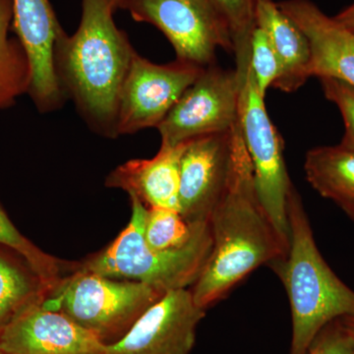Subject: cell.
Here are the masks:
<instances>
[{"instance_id": "4316f807", "label": "cell", "mask_w": 354, "mask_h": 354, "mask_svg": "<svg viewBox=\"0 0 354 354\" xmlns=\"http://www.w3.org/2000/svg\"><path fill=\"white\" fill-rule=\"evenodd\" d=\"M344 320L348 324L349 327L354 330V317H344Z\"/></svg>"}, {"instance_id": "2e32d148", "label": "cell", "mask_w": 354, "mask_h": 354, "mask_svg": "<svg viewBox=\"0 0 354 354\" xmlns=\"http://www.w3.org/2000/svg\"><path fill=\"white\" fill-rule=\"evenodd\" d=\"M257 26L271 39L281 62V76L272 88L285 93L297 92L311 78V48L308 39L272 0H260Z\"/></svg>"}, {"instance_id": "8fae6325", "label": "cell", "mask_w": 354, "mask_h": 354, "mask_svg": "<svg viewBox=\"0 0 354 354\" xmlns=\"http://www.w3.org/2000/svg\"><path fill=\"white\" fill-rule=\"evenodd\" d=\"M232 134V129L186 142L178 202L179 213L187 223H209L220 202L230 174Z\"/></svg>"}, {"instance_id": "603a6c76", "label": "cell", "mask_w": 354, "mask_h": 354, "mask_svg": "<svg viewBox=\"0 0 354 354\" xmlns=\"http://www.w3.org/2000/svg\"><path fill=\"white\" fill-rule=\"evenodd\" d=\"M250 69L258 90L266 97L281 73V62L270 37L262 28H256L251 39Z\"/></svg>"}, {"instance_id": "484cf974", "label": "cell", "mask_w": 354, "mask_h": 354, "mask_svg": "<svg viewBox=\"0 0 354 354\" xmlns=\"http://www.w3.org/2000/svg\"><path fill=\"white\" fill-rule=\"evenodd\" d=\"M334 19L349 31L354 32V3L335 15Z\"/></svg>"}, {"instance_id": "44dd1931", "label": "cell", "mask_w": 354, "mask_h": 354, "mask_svg": "<svg viewBox=\"0 0 354 354\" xmlns=\"http://www.w3.org/2000/svg\"><path fill=\"white\" fill-rule=\"evenodd\" d=\"M0 245L11 249L27 261L30 267L36 272L50 292L55 290L60 281L74 271L70 263L57 259L50 254L35 245L13 225L6 212L0 205Z\"/></svg>"}, {"instance_id": "d4e9b609", "label": "cell", "mask_w": 354, "mask_h": 354, "mask_svg": "<svg viewBox=\"0 0 354 354\" xmlns=\"http://www.w3.org/2000/svg\"><path fill=\"white\" fill-rule=\"evenodd\" d=\"M307 354H354V333L344 317L320 330Z\"/></svg>"}, {"instance_id": "5bb4252c", "label": "cell", "mask_w": 354, "mask_h": 354, "mask_svg": "<svg viewBox=\"0 0 354 354\" xmlns=\"http://www.w3.org/2000/svg\"><path fill=\"white\" fill-rule=\"evenodd\" d=\"M277 4L308 39L310 76L337 79L354 88V32L326 15L311 0H283Z\"/></svg>"}, {"instance_id": "cb8c5ba5", "label": "cell", "mask_w": 354, "mask_h": 354, "mask_svg": "<svg viewBox=\"0 0 354 354\" xmlns=\"http://www.w3.org/2000/svg\"><path fill=\"white\" fill-rule=\"evenodd\" d=\"M326 99L337 106L344 123V135L341 145L354 151V88L333 78H321Z\"/></svg>"}, {"instance_id": "e0dca14e", "label": "cell", "mask_w": 354, "mask_h": 354, "mask_svg": "<svg viewBox=\"0 0 354 354\" xmlns=\"http://www.w3.org/2000/svg\"><path fill=\"white\" fill-rule=\"evenodd\" d=\"M304 171L312 188L354 221V151L341 144L316 147L306 153Z\"/></svg>"}, {"instance_id": "4fadbf2b", "label": "cell", "mask_w": 354, "mask_h": 354, "mask_svg": "<svg viewBox=\"0 0 354 354\" xmlns=\"http://www.w3.org/2000/svg\"><path fill=\"white\" fill-rule=\"evenodd\" d=\"M6 354H108V346L59 311L35 305L2 330Z\"/></svg>"}, {"instance_id": "3957f363", "label": "cell", "mask_w": 354, "mask_h": 354, "mask_svg": "<svg viewBox=\"0 0 354 354\" xmlns=\"http://www.w3.org/2000/svg\"><path fill=\"white\" fill-rule=\"evenodd\" d=\"M288 253L268 266L281 279L290 300V354H307L325 326L342 317H354V290L333 272L321 255L295 186L288 196Z\"/></svg>"}, {"instance_id": "ac0fdd59", "label": "cell", "mask_w": 354, "mask_h": 354, "mask_svg": "<svg viewBox=\"0 0 354 354\" xmlns=\"http://www.w3.org/2000/svg\"><path fill=\"white\" fill-rule=\"evenodd\" d=\"M50 295L44 281L19 254L0 245V334L26 310Z\"/></svg>"}, {"instance_id": "52a82bcc", "label": "cell", "mask_w": 354, "mask_h": 354, "mask_svg": "<svg viewBox=\"0 0 354 354\" xmlns=\"http://www.w3.org/2000/svg\"><path fill=\"white\" fill-rule=\"evenodd\" d=\"M118 9L160 30L176 59L206 67L216 64L218 48L234 53L230 32L208 0H118Z\"/></svg>"}, {"instance_id": "f1b7e54d", "label": "cell", "mask_w": 354, "mask_h": 354, "mask_svg": "<svg viewBox=\"0 0 354 354\" xmlns=\"http://www.w3.org/2000/svg\"><path fill=\"white\" fill-rule=\"evenodd\" d=\"M0 354H6V353H3V351H0Z\"/></svg>"}, {"instance_id": "7c38bea8", "label": "cell", "mask_w": 354, "mask_h": 354, "mask_svg": "<svg viewBox=\"0 0 354 354\" xmlns=\"http://www.w3.org/2000/svg\"><path fill=\"white\" fill-rule=\"evenodd\" d=\"M11 29L27 53L32 70L28 95L39 113L62 109L67 101L58 84L53 50L64 30L50 0H12Z\"/></svg>"}, {"instance_id": "ffe728a7", "label": "cell", "mask_w": 354, "mask_h": 354, "mask_svg": "<svg viewBox=\"0 0 354 354\" xmlns=\"http://www.w3.org/2000/svg\"><path fill=\"white\" fill-rule=\"evenodd\" d=\"M232 38L237 74L250 68L251 39L257 28L260 0H208Z\"/></svg>"}, {"instance_id": "7a4b0ae2", "label": "cell", "mask_w": 354, "mask_h": 354, "mask_svg": "<svg viewBox=\"0 0 354 354\" xmlns=\"http://www.w3.org/2000/svg\"><path fill=\"white\" fill-rule=\"evenodd\" d=\"M113 0H82V17L72 36L58 35L53 50L62 93L75 104L88 127L118 138L121 88L136 50L113 19Z\"/></svg>"}, {"instance_id": "9c48e42d", "label": "cell", "mask_w": 354, "mask_h": 354, "mask_svg": "<svg viewBox=\"0 0 354 354\" xmlns=\"http://www.w3.org/2000/svg\"><path fill=\"white\" fill-rule=\"evenodd\" d=\"M204 68L180 59L153 64L135 53L120 91L118 136L157 128Z\"/></svg>"}, {"instance_id": "8992f818", "label": "cell", "mask_w": 354, "mask_h": 354, "mask_svg": "<svg viewBox=\"0 0 354 354\" xmlns=\"http://www.w3.org/2000/svg\"><path fill=\"white\" fill-rule=\"evenodd\" d=\"M239 121L250 158L258 196L281 241L288 249V200L291 183L286 169L283 137L266 109L251 69L239 76Z\"/></svg>"}, {"instance_id": "277c9868", "label": "cell", "mask_w": 354, "mask_h": 354, "mask_svg": "<svg viewBox=\"0 0 354 354\" xmlns=\"http://www.w3.org/2000/svg\"><path fill=\"white\" fill-rule=\"evenodd\" d=\"M130 199L132 215L127 227L101 252L78 264L79 269L111 279L139 281L162 292L194 285L213 248L209 223L187 245L174 250H152L144 239L147 207L136 198Z\"/></svg>"}, {"instance_id": "f546056e", "label": "cell", "mask_w": 354, "mask_h": 354, "mask_svg": "<svg viewBox=\"0 0 354 354\" xmlns=\"http://www.w3.org/2000/svg\"><path fill=\"white\" fill-rule=\"evenodd\" d=\"M351 330H353V329H351ZM353 333H354V330H353Z\"/></svg>"}, {"instance_id": "5b68a950", "label": "cell", "mask_w": 354, "mask_h": 354, "mask_svg": "<svg viewBox=\"0 0 354 354\" xmlns=\"http://www.w3.org/2000/svg\"><path fill=\"white\" fill-rule=\"evenodd\" d=\"M165 292L139 281L116 279L75 268L44 300L106 346L120 342Z\"/></svg>"}, {"instance_id": "30bf717a", "label": "cell", "mask_w": 354, "mask_h": 354, "mask_svg": "<svg viewBox=\"0 0 354 354\" xmlns=\"http://www.w3.org/2000/svg\"><path fill=\"white\" fill-rule=\"evenodd\" d=\"M206 311L191 290L167 291L124 337L108 346V354H191Z\"/></svg>"}, {"instance_id": "d6986e66", "label": "cell", "mask_w": 354, "mask_h": 354, "mask_svg": "<svg viewBox=\"0 0 354 354\" xmlns=\"http://www.w3.org/2000/svg\"><path fill=\"white\" fill-rule=\"evenodd\" d=\"M12 0H0V111L11 108L28 94L32 70L17 37L9 36L12 25Z\"/></svg>"}, {"instance_id": "9a60e30c", "label": "cell", "mask_w": 354, "mask_h": 354, "mask_svg": "<svg viewBox=\"0 0 354 354\" xmlns=\"http://www.w3.org/2000/svg\"><path fill=\"white\" fill-rule=\"evenodd\" d=\"M185 143L160 145L155 157L135 158L118 165L106 176L104 185L128 193L146 207L179 212L180 160Z\"/></svg>"}, {"instance_id": "83f0119b", "label": "cell", "mask_w": 354, "mask_h": 354, "mask_svg": "<svg viewBox=\"0 0 354 354\" xmlns=\"http://www.w3.org/2000/svg\"><path fill=\"white\" fill-rule=\"evenodd\" d=\"M118 0H113L114 7H115V10H116V3H118Z\"/></svg>"}, {"instance_id": "7402d4cb", "label": "cell", "mask_w": 354, "mask_h": 354, "mask_svg": "<svg viewBox=\"0 0 354 354\" xmlns=\"http://www.w3.org/2000/svg\"><path fill=\"white\" fill-rule=\"evenodd\" d=\"M205 223H187L176 209L147 207L144 239L152 250H174L187 245Z\"/></svg>"}, {"instance_id": "ba28073f", "label": "cell", "mask_w": 354, "mask_h": 354, "mask_svg": "<svg viewBox=\"0 0 354 354\" xmlns=\"http://www.w3.org/2000/svg\"><path fill=\"white\" fill-rule=\"evenodd\" d=\"M239 92L236 70L216 64L205 67L158 124L160 145L176 147L204 135L232 130L239 122Z\"/></svg>"}, {"instance_id": "6da1fadb", "label": "cell", "mask_w": 354, "mask_h": 354, "mask_svg": "<svg viewBox=\"0 0 354 354\" xmlns=\"http://www.w3.org/2000/svg\"><path fill=\"white\" fill-rule=\"evenodd\" d=\"M209 225L213 248L191 288L195 302L205 310L227 297L254 270L285 257L288 250L258 196L239 121L232 128L227 186Z\"/></svg>"}]
</instances>
